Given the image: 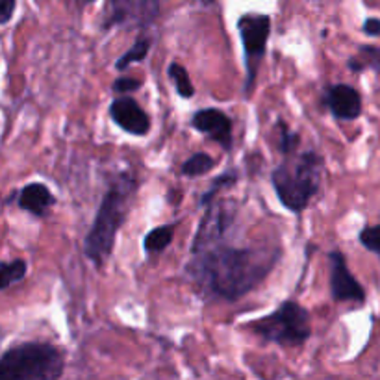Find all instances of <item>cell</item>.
<instances>
[{"instance_id": "obj_11", "label": "cell", "mask_w": 380, "mask_h": 380, "mask_svg": "<svg viewBox=\"0 0 380 380\" xmlns=\"http://www.w3.org/2000/svg\"><path fill=\"white\" fill-rule=\"evenodd\" d=\"M110 115L113 123L125 130L126 134L145 135L150 130V119L143 108L139 106L138 101L130 95H120L119 98L111 102Z\"/></svg>"}, {"instance_id": "obj_7", "label": "cell", "mask_w": 380, "mask_h": 380, "mask_svg": "<svg viewBox=\"0 0 380 380\" xmlns=\"http://www.w3.org/2000/svg\"><path fill=\"white\" fill-rule=\"evenodd\" d=\"M236 213L237 206L234 200H213L212 204H208V212L200 221L199 230L191 243V255L217 245L228 228L232 227Z\"/></svg>"}, {"instance_id": "obj_20", "label": "cell", "mask_w": 380, "mask_h": 380, "mask_svg": "<svg viewBox=\"0 0 380 380\" xmlns=\"http://www.w3.org/2000/svg\"><path fill=\"white\" fill-rule=\"evenodd\" d=\"M277 125L278 132H280V153H282L284 156H292L297 150V147H299L301 135H299V132L289 130V126H287L284 120H278Z\"/></svg>"}, {"instance_id": "obj_16", "label": "cell", "mask_w": 380, "mask_h": 380, "mask_svg": "<svg viewBox=\"0 0 380 380\" xmlns=\"http://www.w3.org/2000/svg\"><path fill=\"white\" fill-rule=\"evenodd\" d=\"M167 74H169V78H171L173 83H175L176 93H178L182 98L193 97L195 88L193 83H191L190 74H188V71L184 69V65L173 61V63L169 65V69H167Z\"/></svg>"}, {"instance_id": "obj_21", "label": "cell", "mask_w": 380, "mask_h": 380, "mask_svg": "<svg viewBox=\"0 0 380 380\" xmlns=\"http://www.w3.org/2000/svg\"><path fill=\"white\" fill-rule=\"evenodd\" d=\"M356 58L358 61H360L361 69L371 67V69H375L376 73H380V46L361 45L360 48H358Z\"/></svg>"}, {"instance_id": "obj_12", "label": "cell", "mask_w": 380, "mask_h": 380, "mask_svg": "<svg viewBox=\"0 0 380 380\" xmlns=\"http://www.w3.org/2000/svg\"><path fill=\"white\" fill-rule=\"evenodd\" d=\"M324 106L336 119L354 120L361 113V97L349 83H332L324 89Z\"/></svg>"}, {"instance_id": "obj_17", "label": "cell", "mask_w": 380, "mask_h": 380, "mask_svg": "<svg viewBox=\"0 0 380 380\" xmlns=\"http://www.w3.org/2000/svg\"><path fill=\"white\" fill-rule=\"evenodd\" d=\"M148 48H150V39H148V37H141V39H138V41L134 43V46H130L128 51L115 61V69L125 71L128 69V65L143 61L148 54Z\"/></svg>"}, {"instance_id": "obj_4", "label": "cell", "mask_w": 380, "mask_h": 380, "mask_svg": "<svg viewBox=\"0 0 380 380\" xmlns=\"http://www.w3.org/2000/svg\"><path fill=\"white\" fill-rule=\"evenodd\" d=\"M63 369V351L51 343H21L0 358V380H56Z\"/></svg>"}, {"instance_id": "obj_10", "label": "cell", "mask_w": 380, "mask_h": 380, "mask_svg": "<svg viewBox=\"0 0 380 380\" xmlns=\"http://www.w3.org/2000/svg\"><path fill=\"white\" fill-rule=\"evenodd\" d=\"M191 126L197 132L204 134L213 143H217L222 150H232V120L225 111L217 108H202L197 110L191 117Z\"/></svg>"}, {"instance_id": "obj_22", "label": "cell", "mask_w": 380, "mask_h": 380, "mask_svg": "<svg viewBox=\"0 0 380 380\" xmlns=\"http://www.w3.org/2000/svg\"><path fill=\"white\" fill-rule=\"evenodd\" d=\"M358 240H360V243L366 247L367 250L375 252V255L380 258V225L361 228Z\"/></svg>"}, {"instance_id": "obj_5", "label": "cell", "mask_w": 380, "mask_h": 380, "mask_svg": "<svg viewBox=\"0 0 380 380\" xmlns=\"http://www.w3.org/2000/svg\"><path fill=\"white\" fill-rule=\"evenodd\" d=\"M250 329L269 343L301 347L312 336L310 312L299 302L284 301L273 314L256 319Z\"/></svg>"}, {"instance_id": "obj_13", "label": "cell", "mask_w": 380, "mask_h": 380, "mask_svg": "<svg viewBox=\"0 0 380 380\" xmlns=\"http://www.w3.org/2000/svg\"><path fill=\"white\" fill-rule=\"evenodd\" d=\"M56 204V197L52 191L41 182L26 184L21 191H17V206L24 212L32 213L36 217H45L46 213Z\"/></svg>"}, {"instance_id": "obj_18", "label": "cell", "mask_w": 380, "mask_h": 380, "mask_svg": "<svg viewBox=\"0 0 380 380\" xmlns=\"http://www.w3.org/2000/svg\"><path fill=\"white\" fill-rule=\"evenodd\" d=\"M215 167V160L206 153H197L188 158L182 163V175L185 176H200L204 173H210Z\"/></svg>"}, {"instance_id": "obj_25", "label": "cell", "mask_w": 380, "mask_h": 380, "mask_svg": "<svg viewBox=\"0 0 380 380\" xmlns=\"http://www.w3.org/2000/svg\"><path fill=\"white\" fill-rule=\"evenodd\" d=\"M361 30H364L366 36L371 37L380 36V19H367L366 23H364V26H361Z\"/></svg>"}, {"instance_id": "obj_26", "label": "cell", "mask_w": 380, "mask_h": 380, "mask_svg": "<svg viewBox=\"0 0 380 380\" xmlns=\"http://www.w3.org/2000/svg\"><path fill=\"white\" fill-rule=\"evenodd\" d=\"M204 6H208V4H213V0H200Z\"/></svg>"}, {"instance_id": "obj_19", "label": "cell", "mask_w": 380, "mask_h": 380, "mask_svg": "<svg viewBox=\"0 0 380 380\" xmlns=\"http://www.w3.org/2000/svg\"><path fill=\"white\" fill-rule=\"evenodd\" d=\"M236 182H237V173L236 171L222 173V175H219L217 178H213L212 185H210V190L206 191L202 197H200L199 206H208V204H212L213 197H215V193H217L221 188H230V185H234Z\"/></svg>"}, {"instance_id": "obj_3", "label": "cell", "mask_w": 380, "mask_h": 380, "mask_svg": "<svg viewBox=\"0 0 380 380\" xmlns=\"http://www.w3.org/2000/svg\"><path fill=\"white\" fill-rule=\"evenodd\" d=\"M324 162L315 150L301 156L286 158L271 175L274 193L284 208L301 213L321 188Z\"/></svg>"}, {"instance_id": "obj_1", "label": "cell", "mask_w": 380, "mask_h": 380, "mask_svg": "<svg viewBox=\"0 0 380 380\" xmlns=\"http://www.w3.org/2000/svg\"><path fill=\"white\" fill-rule=\"evenodd\" d=\"M282 256L278 247L213 245L195 252L188 274L208 299L236 302L264 282Z\"/></svg>"}, {"instance_id": "obj_14", "label": "cell", "mask_w": 380, "mask_h": 380, "mask_svg": "<svg viewBox=\"0 0 380 380\" xmlns=\"http://www.w3.org/2000/svg\"><path fill=\"white\" fill-rule=\"evenodd\" d=\"M176 230V222H169V225H160V227L153 228L148 232L143 240V249L147 255H158L169 247V243L173 241Z\"/></svg>"}, {"instance_id": "obj_23", "label": "cell", "mask_w": 380, "mask_h": 380, "mask_svg": "<svg viewBox=\"0 0 380 380\" xmlns=\"http://www.w3.org/2000/svg\"><path fill=\"white\" fill-rule=\"evenodd\" d=\"M141 86H143L141 80L134 78V76H123V78H117L111 88H113L115 93H119V95H128V93L141 89Z\"/></svg>"}, {"instance_id": "obj_15", "label": "cell", "mask_w": 380, "mask_h": 380, "mask_svg": "<svg viewBox=\"0 0 380 380\" xmlns=\"http://www.w3.org/2000/svg\"><path fill=\"white\" fill-rule=\"evenodd\" d=\"M26 262L21 258L11 260V262H2V264H0V278H2L0 287H2V292H6L9 286L21 282V280L26 277Z\"/></svg>"}, {"instance_id": "obj_6", "label": "cell", "mask_w": 380, "mask_h": 380, "mask_svg": "<svg viewBox=\"0 0 380 380\" xmlns=\"http://www.w3.org/2000/svg\"><path fill=\"white\" fill-rule=\"evenodd\" d=\"M237 32L243 45V58H245V95L250 97L255 89L256 76L262 61H264L267 39L271 34V17L264 14H245L237 19Z\"/></svg>"}, {"instance_id": "obj_2", "label": "cell", "mask_w": 380, "mask_h": 380, "mask_svg": "<svg viewBox=\"0 0 380 380\" xmlns=\"http://www.w3.org/2000/svg\"><path fill=\"white\" fill-rule=\"evenodd\" d=\"M135 191H138V178L130 171L115 175V178L108 185L95 221L83 241V252L97 267H101L110 258L111 250L115 247L117 232L125 225L126 215L132 208Z\"/></svg>"}, {"instance_id": "obj_24", "label": "cell", "mask_w": 380, "mask_h": 380, "mask_svg": "<svg viewBox=\"0 0 380 380\" xmlns=\"http://www.w3.org/2000/svg\"><path fill=\"white\" fill-rule=\"evenodd\" d=\"M15 0H0V23L8 24L9 19L14 17Z\"/></svg>"}, {"instance_id": "obj_9", "label": "cell", "mask_w": 380, "mask_h": 380, "mask_svg": "<svg viewBox=\"0 0 380 380\" xmlns=\"http://www.w3.org/2000/svg\"><path fill=\"white\" fill-rule=\"evenodd\" d=\"M330 295L336 302H356L366 301V289L361 287L356 278L347 267V260L342 250H330Z\"/></svg>"}, {"instance_id": "obj_8", "label": "cell", "mask_w": 380, "mask_h": 380, "mask_svg": "<svg viewBox=\"0 0 380 380\" xmlns=\"http://www.w3.org/2000/svg\"><path fill=\"white\" fill-rule=\"evenodd\" d=\"M160 14V0H108L104 26H138L150 24Z\"/></svg>"}]
</instances>
